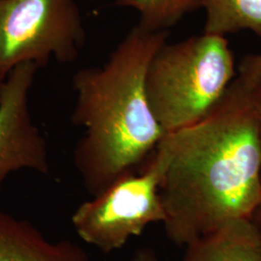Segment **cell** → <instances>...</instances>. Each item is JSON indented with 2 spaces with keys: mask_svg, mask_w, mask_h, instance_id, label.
Listing matches in <instances>:
<instances>
[{
  "mask_svg": "<svg viewBox=\"0 0 261 261\" xmlns=\"http://www.w3.org/2000/svg\"><path fill=\"white\" fill-rule=\"evenodd\" d=\"M259 227H260V231H261V226H259Z\"/></svg>",
  "mask_w": 261,
  "mask_h": 261,
  "instance_id": "16",
  "label": "cell"
},
{
  "mask_svg": "<svg viewBox=\"0 0 261 261\" xmlns=\"http://www.w3.org/2000/svg\"><path fill=\"white\" fill-rule=\"evenodd\" d=\"M39 69L33 62L15 67L0 98V190L10 174L22 169L49 172L47 140L32 120L28 94Z\"/></svg>",
  "mask_w": 261,
  "mask_h": 261,
  "instance_id": "6",
  "label": "cell"
},
{
  "mask_svg": "<svg viewBox=\"0 0 261 261\" xmlns=\"http://www.w3.org/2000/svg\"><path fill=\"white\" fill-rule=\"evenodd\" d=\"M115 5L139 13V25L152 32L168 31L184 16L201 8L199 0H115Z\"/></svg>",
  "mask_w": 261,
  "mask_h": 261,
  "instance_id": "10",
  "label": "cell"
},
{
  "mask_svg": "<svg viewBox=\"0 0 261 261\" xmlns=\"http://www.w3.org/2000/svg\"><path fill=\"white\" fill-rule=\"evenodd\" d=\"M251 90H252V98H253V101H254V105H255L256 111L258 113L261 130V84L255 86L254 88H252Z\"/></svg>",
  "mask_w": 261,
  "mask_h": 261,
  "instance_id": "13",
  "label": "cell"
},
{
  "mask_svg": "<svg viewBox=\"0 0 261 261\" xmlns=\"http://www.w3.org/2000/svg\"><path fill=\"white\" fill-rule=\"evenodd\" d=\"M168 157L165 136L141 173L119 178L75 209L72 216L75 233L99 251L111 253L140 236L149 224H164L160 184Z\"/></svg>",
  "mask_w": 261,
  "mask_h": 261,
  "instance_id": "4",
  "label": "cell"
},
{
  "mask_svg": "<svg viewBox=\"0 0 261 261\" xmlns=\"http://www.w3.org/2000/svg\"><path fill=\"white\" fill-rule=\"evenodd\" d=\"M130 261H159L157 254L149 248H142L138 250L133 255Z\"/></svg>",
  "mask_w": 261,
  "mask_h": 261,
  "instance_id": "12",
  "label": "cell"
},
{
  "mask_svg": "<svg viewBox=\"0 0 261 261\" xmlns=\"http://www.w3.org/2000/svg\"><path fill=\"white\" fill-rule=\"evenodd\" d=\"M168 34L137 24L103 65L81 69L73 76L75 103L71 120L84 129L74 164L91 196L136 172L167 135L150 109L145 75Z\"/></svg>",
  "mask_w": 261,
  "mask_h": 261,
  "instance_id": "2",
  "label": "cell"
},
{
  "mask_svg": "<svg viewBox=\"0 0 261 261\" xmlns=\"http://www.w3.org/2000/svg\"><path fill=\"white\" fill-rule=\"evenodd\" d=\"M234 76L233 55L225 36L203 32L160 47L146 71L145 92L151 111L168 135L205 117Z\"/></svg>",
  "mask_w": 261,
  "mask_h": 261,
  "instance_id": "3",
  "label": "cell"
},
{
  "mask_svg": "<svg viewBox=\"0 0 261 261\" xmlns=\"http://www.w3.org/2000/svg\"><path fill=\"white\" fill-rule=\"evenodd\" d=\"M252 220L257 224L258 226H261V198L258 205L256 206L253 215H252Z\"/></svg>",
  "mask_w": 261,
  "mask_h": 261,
  "instance_id": "14",
  "label": "cell"
},
{
  "mask_svg": "<svg viewBox=\"0 0 261 261\" xmlns=\"http://www.w3.org/2000/svg\"><path fill=\"white\" fill-rule=\"evenodd\" d=\"M205 10L204 33L225 36L251 30L261 37V0H199Z\"/></svg>",
  "mask_w": 261,
  "mask_h": 261,
  "instance_id": "9",
  "label": "cell"
},
{
  "mask_svg": "<svg viewBox=\"0 0 261 261\" xmlns=\"http://www.w3.org/2000/svg\"><path fill=\"white\" fill-rule=\"evenodd\" d=\"M0 261H90L70 240L53 241L37 227L0 208Z\"/></svg>",
  "mask_w": 261,
  "mask_h": 261,
  "instance_id": "7",
  "label": "cell"
},
{
  "mask_svg": "<svg viewBox=\"0 0 261 261\" xmlns=\"http://www.w3.org/2000/svg\"><path fill=\"white\" fill-rule=\"evenodd\" d=\"M7 75H1L0 74V98H1V93H2V90H3V85L5 83V80H6Z\"/></svg>",
  "mask_w": 261,
  "mask_h": 261,
  "instance_id": "15",
  "label": "cell"
},
{
  "mask_svg": "<svg viewBox=\"0 0 261 261\" xmlns=\"http://www.w3.org/2000/svg\"><path fill=\"white\" fill-rule=\"evenodd\" d=\"M180 261H261L260 227L234 219L185 246Z\"/></svg>",
  "mask_w": 261,
  "mask_h": 261,
  "instance_id": "8",
  "label": "cell"
},
{
  "mask_svg": "<svg viewBox=\"0 0 261 261\" xmlns=\"http://www.w3.org/2000/svg\"><path fill=\"white\" fill-rule=\"evenodd\" d=\"M237 79L248 88L252 89L261 84V54L243 57L238 65Z\"/></svg>",
  "mask_w": 261,
  "mask_h": 261,
  "instance_id": "11",
  "label": "cell"
},
{
  "mask_svg": "<svg viewBox=\"0 0 261 261\" xmlns=\"http://www.w3.org/2000/svg\"><path fill=\"white\" fill-rule=\"evenodd\" d=\"M86 41L75 0H0V74L33 62L45 67L51 58L73 63Z\"/></svg>",
  "mask_w": 261,
  "mask_h": 261,
  "instance_id": "5",
  "label": "cell"
},
{
  "mask_svg": "<svg viewBox=\"0 0 261 261\" xmlns=\"http://www.w3.org/2000/svg\"><path fill=\"white\" fill-rule=\"evenodd\" d=\"M160 196L171 242L186 246L239 218L261 198L260 122L252 90L236 77L205 117L166 135Z\"/></svg>",
  "mask_w": 261,
  "mask_h": 261,
  "instance_id": "1",
  "label": "cell"
}]
</instances>
